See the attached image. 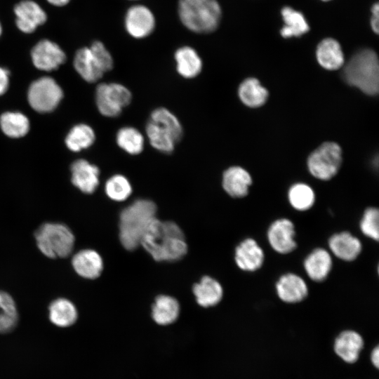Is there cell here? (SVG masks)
<instances>
[{
    "label": "cell",
    "mask_w": 379,
    "mask_h": 379,
    "mask_svg": "<svg viewBox=\"0 0 379 379\" xmlns=\"http://www.w3.org/2000/svg\"><path fill=\"white\" fill-rule=\"evenodd\" d=\"M140 245L157 262H174L187 253V244L181 228L173 221L157 218L145 233Z\"/></svg>",
    "instance_id": "1"
},
{
    "label": "cell",
    "mask_w": 379,
    "mask_h": 379,
    "mask_svg": "<svg viewBox=\"0 0 379 379\" xmlns=\"http://www.w3.org/2000/svg\"><path fill=\"white\" fill-rule=\"evenodd\" d=\"M157 206L151 200L140 199L124 208L119 215V240L128 251L136 249L151 222L156 218Z\"/></svg>",
    "instance_id": "2"
},
{
    "label": "cell",
    "mask_w": 379,
    "mask_h": 379,
    "mask_svg": "<svg viewBox=\"0 0 379 379\" xmlns=\"http://www.w3.org/2000/svg\"><path fill=\"white\" fill-rule=\"evenodd\" d=\"M177 13L187 29L201 34L215 32L222 15L218 0H178Z\"/></svg>",
    "instance_id": "3"
},
{
    "label": "cell",
    "mask_w": 379,
    "mask_h": 379,
    "mask_svg": "<svg viewBox=\"0 0 379 379\" xmlns=\"http://www.w3.org/2000/svg\"><path fill=\"white\" fill-rule=\"evenodd\" d=\"M343 76L350 86L366 94L376 95L379 88V64L376 53L368 48L358 51L345 66Z\"/></svg>",
    "instance_id": "4"
},
{
    "label": "cell",
    "mask_w": 379,
    "mask_h": 379,
    "mask_svg": "<svg viewBox=\"0 0 379 379\" xmlns=\"http://www.w3.org/2000/svg\"><path fill=\"white\" fill-rule=\"evenodd\" d=\"M39 251L52 259L65 258L72 252L75 237L68 226L60 222H45L34 232Z\"/></svg>",
    "instance_id": "5"
},
{
    "label": "cell",
    "mask_w": 379,
    "mask_h": 379,
    "mask_svg": "<svg viewBox=\"0 0 379 379\" xmlns=\"http://www.w3.org/2000/svg\"><path fill=\"white\" fill-rule=\"evenodd\" d=\"M132 99L130 89L121 83H100L95 89V101L98 110L108 118H116L121 115Z\"/></svg>",
    "instance_id": "6"
},
{
    "label": "cell",
    "mask_w": 379,
    "mask_h": 379,
    "mask_svg": "<svg viewBox=\"0 0 379 379\" xmlns=\"http://www.w3.org/2000/svg\"><path fill=\"white\" fill-rule=\"evenodd\" d=\"M342 162L340 147L335 142H324L308 157L310 173L321 180H328L338 173Z\"/></svg>",
    "instance_id": "7"
},
{
    "label": "cell",
    "mask_w": 379,
    "mask_h": 379,
    "mask_svg": "<svg viewBox=\"0 0 379 379\" xmlns=\"http://www.w3.org/2000/svg\"><path fill=\"white\" fill-rule=\"evenodd\" d=\"M63 98L61 87L51 77H44L33 81L29 87L27 100L32 108L40 113L54 110Z\"/></svg>",
    "instance_id": "8"
},
{
    "label": "cell",
    "mask_w": 379,
    "mask_h": 379,
    "mask_svg": "<svg viewBox=\"0 0 379 379\" xmlns=\"http://www.w3.org/2000/svg\"><path fill=\"white\" fill-rule=\"evenodd\" d=\"M156 17L148 6L135 4L129 6L124 17V27L127 34L135 39L149 36L155 30Z\"/></svg>",
    "instance_id": "9"
},
{
    "label": "cell",
    "mask_w": 379,
    "mask_h": 379,
    "mask_svg": "<svg viewBox=\"0 0 379 379\" xmlns=\"http://www.w3.org/2000/svg\"><path fill=\"white\" fill-rule=\"evenodd\" d=\"M15 25L24 34H32L48 20L44 8L34 0H20L13 8Z\"/></svg>",
    "instance_id": "10"
},
{
    "label": "cell",
    "mask_w": 379,
    "mask_h": 379,
    "mask_svg": "<svg viewBox=\"0 0 379 379\" xmlns=\"http://www.w3.org/2000/svg\"><path fill=\"white\" fill-rule=\"evenodd\" d=\"M31 58L34 65L43 71L58 69L66 60V54L55 42L43 39L39 41L31 50Z\"/></svg>",
    "instance_id": "11"
},
{
    "label": "cell",
    "mask_w": 379,
    "mask_h": 379,
    "mask_svg": "<svg viewBox=\"0 0 379 379\" xmlns=\"http://www.w3.org/2000/svg\"><path fill=\"white\" fill-rule=\"evenodd\" d=\"M267 236L270 246L280 254H288L297 246L295 226L288 218H279L272 222Z\"/></svg>",
    "instance_id": "12"
},
{
    "label": "cell",
    "mask_w": 379,
    "mask_h": 379,
    "mask_svg": "<svg viewBox=\"0 0 379 379\" xmlns=\"http://www.w3.org/2000/svg\"><path fill=\"white\" fill-rule=\"evenodd\" d=\"M73 185L84 194H93L100 183V169L88 161L79 159L70 167Z\"/></svg>",
    "instance_id": "13"
},
{
    "label": "cell",
    "mask_w": 379,
    "mask_h": 379,
    "mask_svg": "<svg viewBox=\"0 0 379 379\" xmlns=\"http://www.w3.org/2000/svg\"><path fill=\"white\" fill-rule=\"evenodd\" d=\"M265 254L258 242L247 238L240 242L235 248L234 260L237 267L245 272H255L264 262Z\"/></svg>",
    "instance_id": "14"
},
{
    "label": "cell",
    "mask_w": 379,
    "mask_h": 379,
    "mask_svg": "<svg viewBox=\"0 0 379 379\" xmlns=\"http://www.w3.org/2000/svg\"><path fill=\"white\" fill-rule=\"evenodd\" d=\"M275 287L278 297L287 303L299 302L308 294L306 282L301 277L294 273H286L281 276Z\"/></svg>",
    "instance_id": "15"
},
{
    "label": "cell",
    "mask_w": 379,
    "mask_h": 379,
    "mask_svg": "<svg viewBox=\"0 0 379 379\" xmlns=\"http://www.w3.org/2000/svg\"><path fill=\"white\" fill-rule=\"evenodd\" d=\"M72 265L74 272L87 279L98 278L102 272L104 264L100 255L93 249H82L74 255Z\"/></svg>",
    "instance_id": "16"
},
{
    "label": "cell",
    "mask_w": 379,
    "mask_h": 379,
    "mask_svg": "<svg viewBox=\"0 0 379 379\" xmlns=\"http://www.w3.org/2000/svg\"><path fill=\"white\" fill-rule=\"evenodd\" d=\"M178 74L186 79L198 77L203 69L202 59L197 50L188 45L178 47L174 52Z\"/></svg>",
    "instance_id": "17"
},
{
    "label": "cell",
    "mask_w": 379,
    "mask_h": 379,
    "mask_svg": "<svg viewBox=\"0 0 379 379\" xmlns=\"http://www.w3.org/2000/svg\"><path fill=\"white\" fill-rule=\"evenodd\" d=\"M73 65L81 77L88 83L99 81L105 74L89 46L81 47L77 51Z\"/></svg>",
    "instance_id": "18"
},
{
    "label": "cell",
    "mask_w": 379,
    "mask_h": 379,
    "mask_svg": "<svg viewBox=\"0 0 379 379\" xmlns=\"http://www.w3.org/2000/svg\"><path fill=\"white\" fill-rule=\"evenodd\" d=\"M328 246L335 257L347 262L354 260L362 250L360 240L345 231L333 234L328 239Z\"/></svg>",
    "instance_id": "19"
},
{
    "label": "cell",
    "mask_w": 379,
    "mask_h": 379,
    "mask_svg": "<svg viewBox=\"0 0 379 379\" xmlns=\"http://www.w3.org/2000/svg\"><path fill=\"white\" fill-rule=\"evenodd\" d=\"M251 184V175L240 166H230L222 174V187L226 193L233 198L246 197Z\"/></svg>",
    "instance_id": "20"
},
{
    "label": "cell",
    "mask_w": 379,
    "mask_h": 379,
    "mask_svg": "<svg viewBox=\"0 0 379 379\" xmlns=\"http://www.w3.org/2000/svg\"><path fill=\"white\" fill-rule=\"evenodd\" d=\"M334 351L344 361L354 363L359 357L364 347V340L361 335L352 330L341 332L334 341Z\"/></svg>",
    "instance_id": "21"
},
{
    "label": "cell",
    "mask_w": 379,
    "mask_h": 379,
    "mask_svg": "<svg viewBox=\"0 0 379 379\" xmlns=\"http://www.w3.org/2000/svg\"><path fill=\"white\" fill-rule=\"evenodd\" d=\"M333 262L330 253L323 248L314 249L305 258L303 266L309 278L321 282L328 276Z\"/></svg>",
    "instance_id": "22"
},
{
    "label": "cell",
    "mask_w": 379,
    "mask_h": 379,
    "mask_svg": "<svg viewBox=\"0 0 379 379\" xmlns=\"http://www.w3.org/2000/svg\"><path fill=\"white\" fill-rule=\"evenodd\" d=\"M192 291L197 302L204 307L216 305L223 295L221 284L209 276H204L198 283L194 284Z\"/></svg>",
    "instance_id": "23"
},
{
    "label": "cell",
    "mask_w": 379,
    "mask_h": 379,
    "mask_svg": "<svg viewBox=\"0 0 379 379\" xmlns=\"http://www.w3.org/2000/svg\"><path fill=\"white\" fill-rule=\"evenodd\" d=\"M317 59L324 68L335 70L344 64V55L340 44L333 38H326L318 44Z\"/></svg>",
    "instance_id": "24"
},
{
    "label": "cell",
    "mask_w": 379,
    "mask_h": 379,
    "mask_svg": "<svg viewBox=\"0 0 379 379\" xmlns=\"http://www.w3.org/2000/svg\"><path fill=\"white\" fill-rule=\"evenodd\" d=\"M281 15L284 22L280 34L284 38L299 37L310 30L305 15L291 6L281 8Z\"/></svg>",
    "instance_id": "25"
},
{
    "label": "cell",
    "mask_w": 379,
    "mask_h": 379,
    "mask_svg": "<svg viewBox=\"0 0 379 379\" xmlns=\"http://www.w3.org/2000/svg\"><path fill=\"white\" fill-rule=\"evenodd\" d=\"M180 305L173 297L167 295H159L152 307V317L154 321L160 325H168L173 323L178 317Z\"/></svg>",
    "instance_id": "26"
},
{
    "label": "cell",
    "mask_w": 379,
    "mask_h": 379,
    "mask_svg": "<svg viewBox=\"0 0 379 379\" xmlns=\"http://www.w3.org/2000/svg\"><path fill=\"white\" fill-rule=\"evenodd\" d=\"M51 321L59 327H68L75 323L78 317L74 303L65 298L53 300L48 307Z\"/></svg>",
    "instance_id": "27"
},
{
    "label": "cell",
    "mask_w": 379,
    "mask_h": 379,
    "mask_svg": "<svg viewBox=\"0 0 379 379\" xmlns=\"http://www.w3.org/2000/svg\"><path fill=\"white\" fill-rule=\"evenodd\" d=\"M145 135L154 149L165 154H172L178 143L166 128L150 120L145 125Z\"/></svg>",
    "instance_id": "28"
},
{
    "label": "cell",
    "mask_w": 379,
    "mask_h": 379,
    "mask_svg": "<svg viewBox=\"0 0 379 379\" xmlns=\"http://www.w3.org/2000/svg\"><path fill=\"white\" fill-rule=\"evenodd\" d=\"M115 140L117 146L130 155H138L145 148V136L135 127L124 126L116 133Z\"/></svg>",
    "instance_id": "29"
},
{
    "label": "cell",
    "mask_w": 379,
    "mask_h": 379,
    "mask_svg": "<svg viewBox=\"0 0 379 379\" xmlns=\"http://www.w3.org/2000/svg\"><path fill=\"white\" fill-rule=\"evenodd\" d=\"M238 94L241 102L251 107L262 105L268 96L267 91L255 78H248L243 81L239 86Z\"/></svg>",
    "instance_id": "30"
},
{
    "label": "cell",
    "mask_w": 379,
    "mask_h": 379,
    "mask_svg": "<svg viewBox=\"0 0 379 379\" xmlns=\"http://www.w3.org/2000/svg\"><path fill=\"white\" fill-rule=\"evenodd\" d=\"M29 121L18 112H6L0 117V127L3 133L13 138L25 136L29 130Z\"/></svg>",
    "instance_id": "31"
},
{
    "label": "cell",
    "mask_w": 379,
    "mask_h": 379,
    "mask_svg": "<svg viewBox=\"0 0 379 379\" xmlns=\"http://www.w3.org/2000/svg\"><path fill=\"white\" fill-rule=\"evenodd\" d=\"M95 138V131L91 126L79 124L69 131L65 138V144L69 150L77 152L92 146Z\"/></svg>",
    "instance_id": "32"
},
{
    "label": "cell",
    "mask_w": 379,
    "mask_h": 379,
    "mask_svg": "<svg viewBox=\"0 0 379 379\" xmlns=\"http://www.w3.org/2000/svg\"><path fill=\"white\" fill-rule=\"evenodd\" d=\"M149 120L166 128L177 142L183 137V127L177 117L170 109L164 107L154 108L149 114Z\"/></svg>",
    "instance_id": "33"
},
{
    "label": "cell",
    "mask_w": 379,
    "mask_h": 379,
    "mask_svg": "<svg viewBox=\"0 0 379 379\" xmlns=\"http://www.w3.org/2000/svg\"><path fill=\"white\" fill-rule=\"evenodd\" d=\"M288 199L291 206L299 211L310 209L315 201V194L308 185L298 182L293 185L288 192Z\"/></svg>",
    "instance_id": "34"
},
{
    "label": "cell",
    "mask_w": 379,
    "mask_h": 379,
    "mask_svg": "<svg viewBox=\"0 0 379 379\" xmlns=\"http://www.w3.org/2000/svg\"><path fill=\"white\" fill-rule=\"evenodd\" d=\"M18 313L11 295L0 290V333L12 331L18 324Z\"/></svg>",
    "instance_id": "35"
},
{
    "label": "cell",
    "mask_w": 379,
    "mask_h": 379,
    "mask_svg": "<svg viewBox=\"0 0 379 379\" xmlns=\"http://www.w3.org/2000/svg\"><path fill=\"white\" fill-rule=\"evenodd\" d=\"M106 195L115 201H123L128 199L133 192L132 185L128 179L122 174L110 176L105 185Z\"/></svg>",
    "instance_id": "36"
},
{
    "label": "cell",
    "mask_w": 379,
    "mask_h": 379,
    "mask_svg": "<svg viewBox=\"0 0 379 379\" xmlns=\"http://www.w3.org/2000/svg\"><path fill=\"white\" fill-rule=\"evenodd\" d=\"M361 232L367 237L378 241L379 239V211L375 207L367 208L360 221Z\"/></svg>",
    "instance_id": "37"
},
{
    "label": "cell",
    "mask_w": 379,
    "mask_h": 379,
    "mask_svg": "<svg viewBox=\"0 0 379 379\" xmlns=\"http://www.w3.org/2000/svg\"><path fill=\"white\" fill-rule=\"evenodd\" d=\"M89 47L97 58L105 74L111 71L114 67V59L105 45L102 41L95 40Z\"/></svg>",
    "instance_id": "38"
},
{
    "label": "cell",
    "mask_w": 379,
    "mask_h": 379,
    "mask_svg": "<svg viewBox=\"0 0 379 379\" xmlns=\"http://www.w3.org/2000/svg\"><path fill=\"white\" fill-rule=\"evenodd\" d=\"M372 30L375 33L379 32V4L375 3L371 7V17L370 21Z\"/></svg>",
    "instance_id": "39"
},
{
    "label": "cell",
    "mask_w": 379,
    "mask_h": 379,
    "mask_svg": "<svg viewBox=\"0 0 379 379\" xmlns=\"http://www.w3.org/2000/svg\"><path fill=\"white\" fill-rule=\"evenodd\" d=\"M9 86V72L0 67V95L4 94Z\"/></svg>",
    "instance_id": "40"
},
{
    "label": "cell",
    "mask_w": 379,
    "mask_h": 379,
    "mask_svg": "<svg viewBox=\"0 0 379 379\" xmlns=\"http://www.w3.org/2000/svg\"><path fill=\"white\" fill-rule=\"evenodd\" d=\"M72 0H46L52 6L61 8L68 5Z\"/></svg>",
    "instance_id": "41"
},
{
    "label": "cell",
    "mask_w": 379,
    "mask_h": 379,
    "mask_svg": "<svg viewBox=\"0 0 379 379\" xmlns=\"http://www.w3.org/2000/svg\"><path fill=\"white\" fill-rule=\"evenodd\" d=\"M371 359L373 364L375 366V368L378 367V361H379V350L378 347L376 346L371 352Z\"/></svg>",
    "instance_id": "42"
},
{
    "label": "cell",
    "mask_w": 379,
    "mask_h": 379,
    "mask_svg": "<svg viewBox=\"0 0 379 379\" xmlns=\"http://www.w3.org/2000/svg\"><path fill=\"white\" fill-rule=\"evenodd\" d=\"M2 32H3V27H2V25L1 23V22H0V36L2 34Z\"/></svg>",
    "instance_id": "43"
},
{
    "label": "cell",
    "mask_w": 379,
    "mask_h": 379,
    "mask_svg": "<svg viewBox=\"0 0 379 379\" xmlns=\"http://www.w3.org/2000/svg\"><path fill=\"white\" fill-rule=\"evenodd\" d=\"M128 1H140V0H128Z\"/></svg>",
    "instance_id": "44"
},
{
    "label": "cell",
    "mask_w": 379,
    "mask_h": 379,
    "mask_svg": "<svg viewBox=\"0 0 379 379\" xmlns=\"http://www.w3.org/2000/svg\"><path fill=\"white\" fill-rule=\"evenodd\" d=\"M321 1H331V0H321Z\"/></svg>",
    "instance_id": "45"
}]
</instances>
